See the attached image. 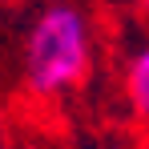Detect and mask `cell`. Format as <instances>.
<instances>
[{"label":"cell","mask_w":149,"mask_h":149,"mask_svg":"<svg viewBox=\"0 0 149 149\" xmlns=\"http://www.w3.org/2000/svg\"><path fill=\"white\" fill-rule=\"evenodd\" d=\"M89 20L69 8V4H52L40 12V20L32 24L24 45V73L28 85L40 93V97H56V93H69L73 85L85 81L89 73Z\"/></svg>","instance_id":"obj_1"},{"label":"cell","mask_w":149,"mask_h":149,"mask_svg":"<svg viewBox=\"0 0 149 149\" xmlns=\"http://www.w3.org/2000/svg\"><path fill=\"white\" fill-rule=\"evenodd\" d=\"M129 101H133V109L149 117V49H141L133 56V65H129Z\"/></svg>","instance_id":"obj_2"}]
</instances>
